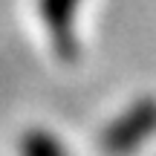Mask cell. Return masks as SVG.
Here are the masks:
<instances>
[{
	"instance_id": "cell-1",
	"label": "cell",
	"mask_w": 156,
	"mask_h": 156,
	"mask_svg": "<svg viewBox=\"0 0 156 156\" xmlns=\"http://www.w3.org/2000/svg\"><path fill=\"white\" fill-rule=\"evenodd\" d=\"M156 133V98H139L116 116L101 133V147L110 156H127Z\"/></svg>"
},
{
	"instance_id": "cell-2",
	"label": "cell",
	"mask_w": 156,
	"mask_h": 156,
	"mask_svg": "<svg viewBox=\"0 0 156 156\" xmlns=\"http://www.w3.org/2000/svg\"><path fill=\"white\" fill-rule=\"evenodd\" d=\"M75 9H78V0H41L46 35H49L58 58H64V61H75V55H78Z\"/></svg>"
},
{
	"instance_id": "cell-3",
	"label": "cell",
	"mask_w": 156,
	"mask_h": 156,
	"mask_svg": "<svg viewBox=\"0 0 156 156\" xmlns=\"http://www.w3.org/2000/svg\"><path fill=\"white\" fill-rule=\"evenodd\" d=\"M17 156H69L61 136L46 127H26L17 136Z\"/></svg>"
}]
</instances>
